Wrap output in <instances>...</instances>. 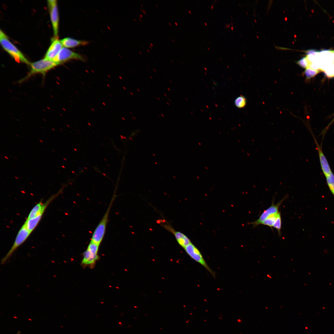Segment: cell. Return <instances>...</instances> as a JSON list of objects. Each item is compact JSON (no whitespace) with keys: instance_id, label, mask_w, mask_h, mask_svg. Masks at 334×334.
<instances>
[{"instance_id":"74e56055","label":"cell","mask_w":334,"mask_h":334,"mask_svg":"<svg viewBox=\"0 0 334 334\" xmlns=\"http://www.w3.org/2000/svg\"><path fill=\"white\" fill-rule=\"evenodd\" d=\"M5 158H6V159H8V157H6V156H5Z\"/></svg>"},{"instance_id":"5b68a950","label":"cell","mask_w":334,"mask_h":334,"mask_svg":"<svg viewBox=\"0 0 334 334\" xmlns=\"http://www.w3.org/2000/svg\"><path fill=\"white\" fill-rule=\"evenodd\" d=\"M184 249L191 258L203 266L213 277H216L215 273L207 264L199 250L192 243L186 246Z\"/></svg>"},{"instance_id":"836d02e7","label":"cell","mask_w":334,"mask_h":334,"mask_svg":"<svg viewBox=\"0 0 334 334\" xmlns=\"http://www.w3.org/2000/svg\"><path fill=\"white\" fill-rule=\"evenodd\" d=\"M155 6H156V7H157V8H158V6H157V5H156H156H155Z\"/></svg>"},{"instance_id":"4dcf8cb0","label":"cell","mask_w":334,"mask_h":334,"mask_svg":"<svg viewBox=\"0 0 334 334\" xmlns=\"http://www.w3.org/2000/svg\"><path fill=\"white\" fill-rule=\"evenodd\" d=\"M139 21H140V22H142V19H139Z\"/></svg>"},{"instance_id":"1f68e13d","label":"cell","mask_w":334,"mask_h":334,"mask_svg":"<svg viewBox=\"0 0 334 334\" xmlns=\"http://www.w3.org/2000/svg\"><path fill=\"white\" fill-rule=\"evenodd\" d=\"M147 50L148 53L150 52V51L148 49H147Z\"/></svg>"},{"instance_id":"ba28073f","label":"cell","mask_w":334,"mask_h":334,"mask_svg":"<svg viewBox=\"0 0 334 334\" xmlns=\"http://www.w3.org/2000/svg\"><path fill=\"white\" fill-rule=\"evenodd\" d=\"M71 59H76L84 61L83 57L79 54L73 52L68 49L63 47L60 52L54 59L53 61L59 64Z\"/></svg>"},{"instance_id":"e0dca14e","label":"cell","mask_w":334,"mask_h":334,"mask_svg":"<svg viewBox=\"0 0 334 334\" xmlns=\"http://www.w3.org/2000/svg\"><path fill=\"white\" fill-rule=\"evenodd\" d=\"M325 177L329 188L334 196V174L332 172Z\"/></svg>"},{"instance_id":"4316f807","label":"cell","mask_w":334,"mask_h":334,"mask_svg":"<svg viewBox=\"0 0 334 334\" xmlns=\"http://www.w3.org/2000/svg\"><path fill=\"white\" fill-rule=\"evenodd\" d=\"M168 24H169V26H171V23H169H169H168Z\"/></svg>"},{"instance_id":"9a60e30c","label":"cell","mask_w":334,"mask_h":334,"mask_svg":"<svg viewBox=\"0 0 334 334\" xmlns=\"http://www.w3.org/2000/svg\"><path fill=\"white\" fill-rule=\"evenodd\" d=\"M321 72V71L319 69L308 67L305 69L303 72V74L306 77V79L309 80L314 77Z\"/></svg>"},{"instance_id":"e575fe53","label":"cell","mask_w":334,"mask_h":334,"mask_svg":"<svg viewBox=\"0 0 334 334\" xmlns=\"http://www.w3.org/2000/svg\"><path fill=\"white\" fill-rule=\"evenodd\" d=\"M39 141H40L41 142H43V141H42V140H39Z\"/></svg>"},{"instance_id":"3957f363","label":"cell","mask_w":334,"mask_h":334,"mask_svg":"<svg viewBox=\"0 0 334 334\" xmlns=\"http://www.w3.org/2000/svg\"><path fill=\"white\" fill-rule=\"evenodd\" d=\"M116 196V195L114 194L107 210L92 234L91 241L99 245L104 237L110 210Z\"/></svg>"},{"instance_id":"83f0119b","label":"cell","mask_w":334,"mask_h":334,"mask_svg":"<svg viewBox=\"0 0 334 334\" xmlns=\"http://www.w3.org/2000/svg\"><path fill=\"white\" fill-rule=\"evenodd\" d=\"M140 17H141V18H142V17H143V15L140 14Z\"/></svg>"},{"instance_id":"cb8c5ba5","label":"cell","mask_w":334,"mask_h":334,"mask_svg":"<svg viewBox=\"0 0 334 334\" xmlns=\"http://www.w3.org/2000/svg\"><path fill=\"white\" fill-rule=\"evenodd\" d=\"M333 63L334 64V51H333Z\"/></svg>"},{"instance_id":"2e32d148","label":"cell","mask_w":334,"mask_h":334,"mask_svg":"<svg viewBox=\"0 0 334 334\" xmlns=\"http://www.w3.org/2000/svg\"><path fill=\"white\" fill-rule=\"evenodd\" d=\"M280 213V212H279L277 213L269 216L263 221L261 224L268 226L273 230L272 227Z\"/></svg>"},{"instance_id":"ffe728a7","label":"cell","mask_w":334,"mask_h":334,"mask_svg":"<svg viewBox=\"0 0 334 334\" xmlns=\"http://www.w3.org/2000/svg\"><path fill=\"white\" fill-rule=\"evenodd\" d=\"M281 219L280 213L277 217L275 223L273 226V227L276 228L277 230L279 236H280L281 235Z\"/></svg>"},{"instance_id":"d4e9b609","label":"cell","mask_w":334,"mask_h":334,"mask_svg":"<svg viewBox=\"0 0 334 334\" xmlns=\"http://www.w3.org/2000/svg\"><path fill=\"white\" fill-rule=\"evenodd\" d=\"M171 41H173V42H174V43H175V41H174V40H173V39H172V40H171Z\"/></svg>"},{"instance_id":"7402d4cb","label":"cell","mask_w":334,"mask_h":334,"mask_svg":"<svg viewBox=\"0 0 334 334\" xmlns=\"http://www.w3.org/2000/svg\"><path fill=\"white\" fill-rule=\"evenodd\" d=\"M333 121H334V118L332 121H331V122L328 124V126L326 127V128L324 129V131H323L322 134L323 135H324L326 133V131H327V130L328 129V128L329 127V126L332 124Z\"/></svg>"},{"instance_id":"ab89813d","label":"cell","mask_w":334,"mask_h":334,"mask_svg":"<svg viewBox=\"0 0 334 334\" xmlns=\"http://www.w3.org/2000/svg\"><path fill=\"white\" fill-rule=\"evenodd\" d=\"M333 51L334 52V50H333Z\"/></svg>"},{"instance_id":"d6a6232c","label":"cell","mask_w":334,"mask_h":334,"mask_svg":"<svg viewBox=\"0 0 334 334\" xmlns=\"http://www.w3.org/2000/svg\"><path fill=\"white\" fill-rule=\"evenodd\" d=\"M139 54H140L141 55H142V53H141V52L140 51H139Z\"/></svg>"},{"instance_id":"d6986e66","label":"cell","mask_w":334,"mask_h":334,"mask_svg":"<svg viewBox=\"0 0 334 334\" xmlns=\"http://www.w3.org/2000/svg\"><path fill=\"white\" fill-rule=\"evenodd\" d=\"M99 246V245L91 241L87 249L92 253L97 254Z\"/></svg>"},{"instance_id":"484cf974","label":"cell","mask_w":334,"mask_h":334,"mask_svg":"<svg viewBox=\"0 0 334 334\" xmlns=\"http://www.w3.org/2000/svg\"><path fill=\"white\" fill-rule=\"evenodd\" d=\"M150 45H151V46L152 47H153V44H152V43H150Z\"/></svg>"},{"instance_id":"4fadbf2b","label":"cell","mask_w":334,"mask_h":334,"mask_svg":"<svg viewBox=\"0 0 334 334\" xmlns=\"http://www.w3.org/2000/svg\"><path fill=\"white\" fill-rule=\"evenodd\" d=\"M60 41L63 46L66 48H73L80 45H85L89 43L87 41L78 40L68 37Z\"/></svg>"},{"instance_id":"30bf717a","label":"cell","mask_w":334,"mask_h":334,"mask_svg":"<svg viewBox=\"0 0 334 334\" xmlns=\"http://www.w3.org/2000/svg\"><path fill=\"white\" fill-rule=\"evenodd\" d=\"M313 138L318 150L322 170L324 176H325L332 171L328 160L323 152L321 147L319 144L315 137L313 136Z\"/></svg>"},{"instance_id":"9c48e42d","label":"cell","mask_w":334,"mask_h":334,"mask_svg":"<svg viewBox=\"0 0 334 334\" xmlns=\"http://www.w3.org/2000/svg\"><path fill=\"white\" fill-rule=\"evenodd\" d=\"M57 195L56 194L52 196L44 203L40 201L36 204L30 212L27 219L32 218L40 215H43L48 206Z\"/></svg>"},{"instance_id":"d590c367","label":"cell","mask_w":334,"mask_h":334,"mask_svg":"<svg viewBox=\"0 0 334 334\" xmlns=\"http://www.w3.org/2000/svg\"><path fill=\"white\" fill-rule=\"evenodd\" d=\"M139 19H141V18L140 16H139Z\"/></svg>"},{"instance_id":"f546056e","label":"cell","mask_w":334,"mask_h":334,"mask_svg":"<svg viewBox=\"0 0 334 334\" xmlns=\"http://www.w3.org/2000/svg\"><path fill=\"white\" fill-rule=\"evenodd\" d=\"M149 47L151 49H152V46H151L149 45Z\"/></svg>"},{"instance_id":"277c9868","label":"cell","mask_w":334,"mask_h":334,"mask_svg":"<svg viewBox=\"0 0 334 334\" xmlns=\"http://www.w3.org/2000/svg\"><path fill=\"white\" fill-rule=\"evenodd\" d=\"M31 233L24 222L19 231L11 248L1 259L2 264H5L10 258L16 250L25 241Z\"/></svg>"},{"instance_id":"f1b7e54d","label":"cell","mask_w":334,"mask_h":334,"mask_svg":"<svg viewBox=\"0 0 334 334\" xmlns=\"http://www.w3.org/2000/svg\"><path fill=\"white\" fill-rule=\"evenodd\" d=\"M175 25H176V26H178V24H177V23L176 22H175Z\"/></svg>"},{"instance_id":"52a82bcc","label":"cell","mask_w":334,"mask_h":334,"mask_svg":"<svg viewBox=\"0 0 334 334\" xmlns=\"http://www.w3.org/2000/svg\"><path fill=\"white\" fill-rule=\"evenodd\" d=\"M47 2L54 35L56 38L58 34L59 20L57 1L49 0Z\"/></svg>"},{"instance_id":"6da1fadb","label":"cell","mask_w":334,"mask_h":334,"mask_svg":"<svg viewBox=\"0 0 334 334\" xmlns=\"http://www.w3.org/2000/svg\"><path fill=\"white\" fill-rule=\"evenodd\" d=\"M60 65L53 60L44 58L37 61L31 63L30 69L28 75L19 81L22 82L36 74H41L45 76L47 72Z\"/></svg>"},{"instance_id":"ac0fdd59","label":"cell","mask_w":334,"mask_h":334,"mask_svg":"<svg viewBox=\"0 0 334 334\" xmlns=\"http://www.w3.org/2000/svg\"><path fill=\"white\" fill-rule=\"evenodd\" d=\"M234 104L236 106L239 108L244 107L246 104V100L245 97L240 96L235 100Z\"/></svg>"},{"instance_id":"5bb4252c","label":"cell","mask_w":334,"mask_h":334,"mask_svg":"<svg viewBox=\"0 0 334 334\" xmlns=\"http://www.w3.org/2000/svg\"><path fill=\"white\" fill-rule=\"evenodd\" d=\"M98 259L97 254L92 253L87 249L84 253L82 263L84 265L92 266Z\"/></svg>"},{"instance_id":"44dd1931","label":"cell","mask_w":334,"mask_h":334,"mask_svg":"<svg viewBox=\"0 0 334 334\" xmlns=\"http://www.w3.org/2000/svg\"><path fill=\"white\" fill-rule=\"evenodd\" d=\"M297 64L300 67L305 69L309 66L310 63L306 57H304L297 62Z\"/></svg>"},{"instance_id":"7a4b0ae2","label":"cell","mask_w":334,"mask_h":334,"mask_svg":"<svg viewBox=\"0 0 334 334\" xmlns=\"http://www.w3.org/2000/svg\"><path fill=\"white\" fill-rule=\"evenodd\" d=\"M0 42L4 50L16 61L30 65L31 63L21 52L11 42L7 35L1 30L0 31Z\"/></svg>"},{"instance_id":"8d00e7d4","label":"cell","mask_w":334,"mask_h":334,"mask_svg":"<svg viewBox=\"0 0 334 334\" xmlns=\"http://www.w3.org/2000/svg\"><path fill=\"white\" fill-rule=\"evenodd\" d=\"M140 5H141V6H142V7H143V5H142V4H140Z\"/></svg>"},{"instance_id":"7c38bea8","label":"cell","mask_w":334,"mask_h":334,"mask_svg":"<svg viewBox=\"0 0 334 334\" xmlns=\"http://www.w3.org/2000/svg\"><path fill=\"white\" fill-rule=\"evenodd\" d=\"M167 228L173 233L178 244L184 249L192 243L189 238L182 233L176 231L170 227H168Z\"/></svg>"},{"instance_id":"8fae6325","label":"cell","mask_w":334,"mask_h":334,"mask_svg":"<svg viewBox=\"0 0 334 334\" xmlns=\"http://www.w3.org/2000/svg\"><path fill=\"white\" fill-rule=\"evenodd\" d=\"M63 46L60 41L57 38H55L53 41L48 49L44 58L53 61L54 59L63 48Z\"/></svg>"},{"instance_id":"603a6c76","label":"cell","mask_w":334,"mask_h":334,"mask_svg":"<svg viewBox=\"0 0 334 334\" xmlns=\"http://www.w3.org/2000/svg\"><path fill=\"white\" fill-rule=\"evenodd\" d=\"M140 10H141V11L142 12H143V13L144 14H146V12L145 11V10H144V9H141L140 8Z\"/></svg>"},{"instance_id":"8992f818","label":"cell","mask_w":334,"mask_h":334,"mask_svg":"<svg viewBox=\"0 0 334 334\" xmlns=\"http://www.w3.org/2000/svg\"><path fill=\"white\" fill-rule=\"evenodd\" d=\"M288 196L287 195H285L276 204H274V200L273 199L271 206L264 210L259 218L255 221L249 223V224L252 225L253 227H256L261 225L263 221L269 216L279 212V210L280 206Z\"/></svg>"},{"instance_id":"f35d334b","label":"cell","mask_w":334,"mask_h":334,"mask_svg":"<svg viewBox=\"0 0 334 334\" xmlns=\"http://www.w3.org/2000/svg\"><path fill=\"white\" fill-rule=\"evenodd\" d=\"M134 19V20L135 21V22L136 21L135 19Z\"/></svg>"}]
</instances>
